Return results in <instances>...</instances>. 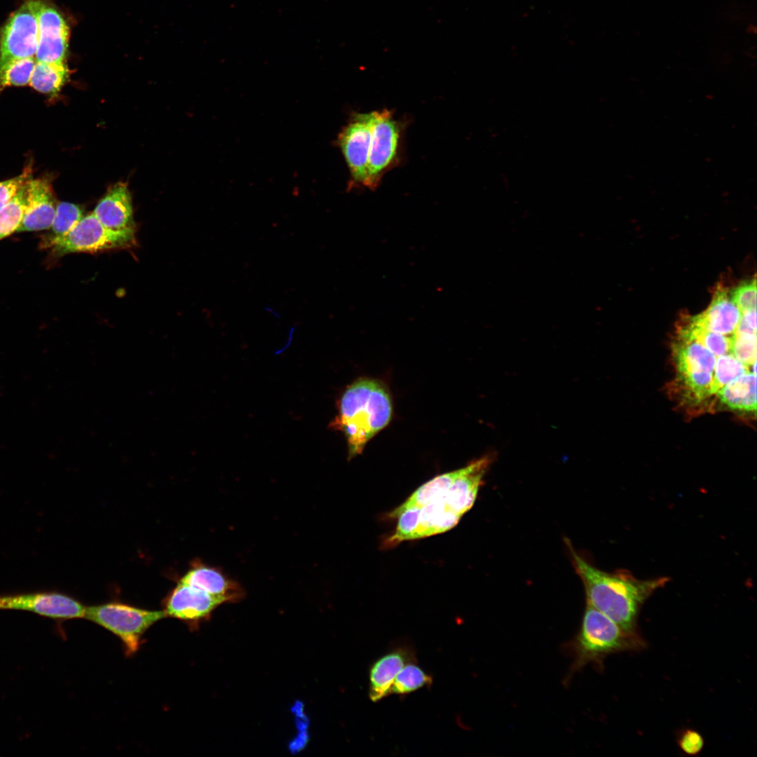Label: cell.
I'll use <instances>...</instances> for the list:
<instances>
[{"mask_svg": "<svg viewBox=\"0 0 757 757\" xmlns=\"http://www.w3.org/2000/svg\"><path fill=\"white\" fill-rule=\"evenodd\" d=\"M672 355L676 371L675 388L682 401L696 404L714 396L717 356L698 341L678 334L672 343Z\"/></svg>", "mask_w": 757, "mask_h": 757, "instance_id": "4", "label": "cell"}, {"mask_svg": "<svg viewBox=\"0 0 757 757\" xmlns=\"http://www.w3.org/2000/svg\"><path fill=\"white\" fill-rule=\"evenodd\" d=\"M43 245L55 256L74 252L125 248L134 246L135 230L112 231L104 226L95 214L83 217L64 236L44 238Z\"/></svg>", "mask_w": 757, "mask_h": 757, "instance_id": "6", "label": "cell"}, {"mask_svg": "<svg viewBox=\"0 0 757 757\" xmlns=\"http://www.w3.org/2000/svg\"><path fill=\"white\" fill-rule=\"evenodd\" d=\"M86 608L77 599L56 592L0 596V610H21L56 620L84 618Z\"/></svg>", "mask_w": 757, "mask_h": 757, "instance_id": "9", "label": "cell"}, {"mask_svg": "<svg viewBox=\"0 0 757 757\" xmlns=\"http://www.w3.org/2000/svg\"><path fill=\"white\" fill-rule=\"evenodd\" d=\"M750 371L756 372V365L751 367L740 361L732 353L718 356L714 371V395H716L726 384Z\"/></svg>", "mask_w": 757, "mask_h": 757, "instance_id": "25", "label": "cell"}, {"mask_svg": "<svg viewBox=\"0 0 757 757\" xmlns=\"http://www.w3.org/2000/svg\"><path fill=\"white\" fill-rule=\"evenodd\" d=\"M179 581L202 589L224 602L240 600L244 595L238 582L226 577L218 568L200 561L191 562L189 569Z\"/></svg>", "mask_w": 757, "mask_h": 757, "instance_id": "16", "label": "cell"}, {"mask_svg": "<svg viewBox=\"0 0 757 757\" xmlns=\"http://www.w3.org/2000/svg\"><path fill=\"white\" fill-rule=\"evenodd\" d=\"M83 217V210L79 205L68 202L58 203L50 227L53 232L50 236H64Z\"/></svg>", "mask_w": 757, "mask_h": 757, "instance_id": "27", "label": "cell"}, {"mask_svg": "<svg viewBox=\"0 0 757 757\" xmlns=\"http://www.w3.org/2000/svg\"><path fill=\"white\" fill-rule=\"evenodd\" d=\"M574 568L582 581L587 605L595 608L622 628L638 632L637 619L641 607L669 578L661 577L639 580L629 572L603 571L581 557L567 543Z\"/></svg>", "mask_w": 757, "mask_h": 757, "instance_id": "1", "label": "cell"}, {"mask_svg": "<svg viewBox=\"0 0 757 757\" xmlns=\"http://www.w3.org/2000/svg\"><path fill=\"white\" fill-rule=\"evenodd\" d=\"M646 646L638 632L622 628L607 616L587 605L580 630L568 644L572 655L565 683L588 664L601 669L604 658L613 653L639 650Z\"/></svg>", "mask_w": 757, "mask_h": 757, "instance_id": "3", "label": "cell"}, {"mask_svg": "<svg viewBox=\"0 0 757 757\" xmlns=\"http://www.w3.org/2000/svg\"><path fill=\"white\" fill-rule=\"evenodd\" d=\"M411 661H415L414 654L407 648H397L377 659L369 670L370 700L377 702L389 695L394 678Z\"/></svg>", "mask_w": 757, "mask_h": 757, "instance_id": "18", "label": "cell"}, {"mask_svg": "<svg viewBox=\"0 0 757 757\" xmlns=\"http://www.w3.org/2000/svg\"><path fill=\"white\" fill-rule=\"evenodd\" d=\"M756 309L744 312L742 319L745 324L753 330L756 331Z\"/></svg>", "mask_w": 757, "mask_h": 757, "instance_id": "33", "label": "cell"}, {"mask_svg": "<svg viewBox=\"0 0 757 757\" xmlns=\"http://www.w3.org/2000/svg\"><path fill=\"white\" fill-rule=\"evenodd\" d=\"M93 214L106 228L116 231L135 230L132 198L128 184L111 186L96 205Z\"/></svg>", "mask_w": 757, "mask_h": 757, "instance_id": "15", "label": "cell"}, {"mask_svg": "<svg viewBox=\"0 0 757 757\" xmlns=\"http://www.w3.org/2000/svg\"><path fill=\"white\" fill-rule=\"evenodd\" d=\"M730 298L741 312L756 309V279L735 287L731 292Z\"/></svg>", "mask_w": 757, "mask_h": 757, "instance_id": "30", "label": "cell"}, {"mask_svg": "<svg viewBox=\"0 0 757 757\" xmlns=\"http://www.w3.org/2000/svg\"><path fill=\"white\" fill-rule=\"evenodd\" d=\"M69 70L66 64L36 62L29 86L38 92L55 96L67 81Z\"/></svg>", "mask_w": 757, "mask_h": 757, "instance_id": "21", "label": "cell"}, {"mask_svg": "<svg viewBox=\"0 0 757 757\" xmlns=\"http://www.w3.org/2000/svg\"><path fill=\"white\" fill-rule=\"evenodd\" d=\"M32 163L29 162L20 175L0 182V208L17 194L23 185L32 179Z\"/></svg>", "mask_w": 757, "mask_h": 757, "instance_id": "31", "label": "cell"}, {"mask_svg": "<svg viewBox=\"0 0 757 757\" xmlns=\"http://www.w3.org/2000/svg\"><path fill=\"white\" fill-rule=\"evenodd\" d=\"M392 416V400L386 386L379 381L361 378L343 392L338 415L330 427L343 432L350 460L360 454L367 442L388 425Z\"/></svg>", "mask_w": 757, "mask_h": 757, "instance_id": "2", "label": "cell"}, {"mask_svg": "<svg viewBox=\"0 0 757 757\" xmlns=\"http://www.w3.org/2000/svg\"><path fill=\"white\" fill-rule=\"evenodd\" d=\"M460 469L438 475L418 488L400 506L389 514L392 517L397 512L412 507H422L434 499L446 493Z\"/></svg>", "mask_w": 757, "mask_h": 757, "instance_id": "22", "label": "cell"}, {"mask_svg": "<svg viewBox=\"0 0 757 757\" xmlns=\"http://www.w3.org/2000/svg\"><path fill=\"white\" fill-rule=\"evenodd\" d=\"M432 683V677L426 674L414 661L406 664L399 671L389 690V695H405Z\"/></svg>", "mask_w": 757, "mask_h": 757, "instance_id": "24", "label": "cell"}, {"mask_svg": "<svg viewBox=\"0 0 757 757\" xmlns=\"http://www.w3.org/2000/svg\"><path fill=\"white\" fill-rule=\"evenodd\" d=\"M492 461V456L486 455L460 468L458 475L443 496L451 510L463 516L471 509Z\"/></svg>", "mask_w": 757, "mask_h": 757, "instance_id": "13", "label": "cell"}, {"mask_svg": "<svg viewBox=\"0 0 757 757\" xmlns=\"http://www.w3.org/2000/svg\"><path fill=\"white\" fill-rule=\"evenodd\" d=\"M223 603L220 598L179 581L163 599V611L165 617L192 625L207 619Z\"/></svg>", "mask_w": 757, "mask_h": 757, "instance_id": "11", "label": "cell"}, {"mask_svg": "<svg viewBox=\"0 0 757 757\" xmlns=\"http://www.w3.org/2000/svg\"><path fill=\"white\" fill-rule=\"evenodd\" d=\"M41 1L28 0L9 18L0 33V67L35 56Z\"/></svg>", "mask_w": 757, "mask_h": 757, "instance_id": "7", "label": "cell"}, {"mask_svg": "<svg viewBox=\"0 0 757 757\" xmlns=\"http://www.w3.org/2000/svg\"><path fill=\"white\" fill-rule=\"evenodd\" d=\"M443 496L432 500L421 508L418 525L409 540L444 533L458 523L462 516L446 505Z\"/></svg>", "mask_w": 757, "mask_h": 757, "instance_id": "19", "label": "cell"}, {"mask_svg": "<svg viewBox=\"0 0 757 757\" xmlns=\"http://www.w3.org/2000/svg\"><path fill=\"white\" fill-rule=\"evenodd\" d=\"M57 203L50 179H30L28 182L27 205L18 232L50 229Z\"/></svg>", "mask_w": 757, "mask_h": 757, "instance_id": "14", "label": "cell"}, {"mask_svg": "<svg viewBox=\"0 0 757 757\" xmlns=\"http://www.w3.org/2000/svg\"><path fill=\"white\" fill-rule=\"evenodd\" d=\"M742 317L728 292L719 287L715 291L708 308L701 314L691 317L702 329L725 335L733 334Z\"/></svg>", "mask_w": 757, "mask_h": 757, "instance_id": "17", "label": "cell"}, {"mask_svg": "<svg viewBox=\"0 0 757 757\" xmlns=\"http://www.w3.org/2000/svg\"><path fill=\"white\" fill-rule=\"evenodd\" d=\"M719 401L729 409L756 413V374L750 371L732 380L716 395Z\"/></svg>", "mask_w": 757, "mask_h": 757, "instance_id": "20", "label": "cell"}, {"mask_svg": "<svg viewBox=\"0 0 757 757\" xmlns=\"http://www.w3.org/2000/svg\"><path fill=\"white\" fill-rule=\"evenodd\" d=\"M676 742L680 749L688 756L699 754L704 744L701 734L693 729L683 730L678 735Z\"/></svg>", "mask_w": 757, "mask_h": 757, "instance_id": "32", "label": "cell"}, {"mask_svg": "<svg viewBox=\"0 0 757 757\" xmlns=\"http://www.w3.org/2000/svg\"><path fill=\"white\" fill-rule=\"evenodd\" d=\"M421 508L418 507L407 508L391 517H397L398 523L394 534L385 542L386 547H392L402 541L409 540L410 536L418 525Z\"/></svg>", "mask_w": 757, "mask_h": 757, "instance_id": "28", "label": "cell"}, {"mask_svg": "<svg viewBox=\"0 0 757 757\" xmlns=\"http://www.w3.org/2000/svg\"><path fill=\"white\" fill-rule=\"evenodd\" d=\"M732 354L740 361L752 367L756 364V333L735 332Z\"/></svg>", "mask_w": 757, "mask_h": 757, "instance_id": "29", "label": "cell"}, {"mask_svg": "<svg viewBox=\"0 0 757 757\" xmlns=\"http://www.w3.org/2000/svg\"><path fill=\"white\" fill-rule=\"evenodd\" d=\"M36 62L34 57H27L0 67V93L9 86L29 85Z\"/></svg>", "mask_w": 757, "mask_h": 757, "instance_id": "26", "label": "cell"}, {"mask_svg": "<svg viewBox=\"0 0 757 757\" xmlns=\"http://www.w3.org/2000/svg\"><path fill=\"white\" fill-rule=\"evenodd\" d=\"M372 122L373 112L355 114L338 137L354 185L366 184Z\"/></svg>", "mask_w": 757, "mask_h": 757, "instance_id": "10", "label": "cell"}, {"mask_svg": "<svg viewBox=\"0 0 757 757\" xmlns=\"http://www.w3.org/2000/svg\"><path fill=\"white\" fill-rule=\"evenodd\" d=\"M36 62L64 63L68 48L69 27L54 7L41 2L38 15Z\"/></svg>", "mask_w": 757, "mask_h": 757, "instance_id": "12", "label": "cell"}, {"mask_svg": "<svg viewBox=\"0 0 757 757\" xmlns=\"http://www.w3.org/2000/svg\"><path fill=\"white\" fill-rule=\"evenodd\" d=\"M400 128L391 112L373 111L371 139L365 186L374 190L397 153Z\"/></svg>", "mask_w": 757, "mask_h": 757, "instance_id": "8", "label": "cell"}, {"mask_svg": "<svg viewBox=\"0 0 757 757\" xmlns=\"http://www.w3.org/2000/svg\"><path fill=\"white\" fill-rule=\"evenodd\" d=\"M165 617L163 611L146 610L120 601L87 606L84 615L116 636L128 657L139 650L145 632Z\"/></svg>", "mask_w": 757, "mask_h": 757, "instance_id": "5", "label": "cell"}, {"mask_svg": "<svg viewBox=\"0 0 757 757\" xmlns=\"http://www.w3.org/2000/svg\"><path fill=\"white\" fill-rule=\"evenodd\" d=\"M29 181L0 208V240L18 231L21 224L27 205Z\"/></svg>", "mask_w": 757, "mask_h": 757, "instance_id": "23", "label": "cell"}]
</instances>
